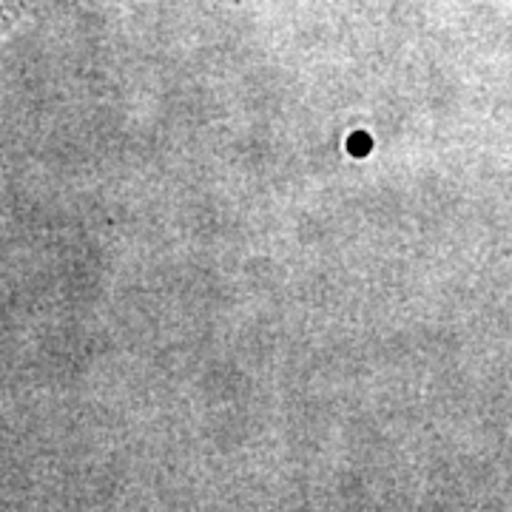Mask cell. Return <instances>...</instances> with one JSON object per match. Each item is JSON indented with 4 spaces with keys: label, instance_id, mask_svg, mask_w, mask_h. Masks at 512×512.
Masks as SVG:
<instances>
[{
    "label": "cell",
    "instance_id": "6da1fadb",
    "mask_svg": "<svg viewBox=\"0 0 512 512\" xmlns=\"http://www.w3.org/2000/svg\"><path fill=\"white\" fill-rule=\"evenodd\" d=\"M367 148H370V140H367V134H356V137L350 140V151H353V154H365Z\"/></svg>",
    "mask_w": 512,
    "mask_h": 512
}]
</instances>
